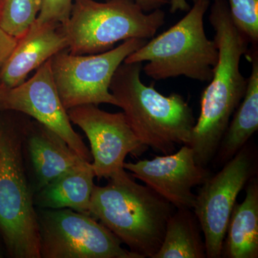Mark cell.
Masks as SVG:
<instances>
[{
  "instance_id": "6da1fadb",
  "label": "cell",
  "mask_w": 258,
  "mask_h": 258,
  "mask_svg": "<svg viewBox=\"0 0 258 258\" xmlns=\"http://www.w3.org/2000/svg\"><path fill=\"white\" fill-rule=\"evenodd\" d=\"M209 21L215 31L218 60L202 94L200 116L188 144L196 162L205 167L216 154L231 117L245 93L247 79L241 74L240 64L249 44L234 25L227 0H213Z\"/></svg>"
},
{
  "instance_id": "7a4b0ae2",
  "label": "cell",
  "mask_w": 258,
  "mask_h": 258,
  "mask_svg": "<svg viewBox=\"0 0 258 258\" xmlns=\"http://www.w3.org/2000/svg\"><path fill=\"white\" fill-rule=\"evenodd\" d=\"M167 200L136 182L126 171L94 186L89 215L126 244L139 258H154L165 234L166 223L175 212Z\"/></svg>"
},
{
  "instance_id": "3957f363",
  "label": "cell",
  "mask_w": 258,
  "mask_h": 258,
  "mask_svg": "<svg viewBox=\"0 0 258 258\" xmlns=\"http://www.w3.org/2000/svg\"><path fill=\"white\" fill-rule=\"evenodd\" d=\"M142 69V62H123L112 78L110 91L139 141L164 155L171 154L176 145L189 144L196 123L192 109L181 95L164 96L154 83L144 85Z\"/></svg>"
},
{
  "instance_id": "277c9868",
  "label": "cell",
  "mask_w": 258,
  "mask_h": 258,
  "mask_svg": "<svg viewBox=\"0 0 258 258\" xmlns=\"http://www.w3.org/2000/svg\"><path fill=\"white\" fill-rule=\"evenodd\" d=\"M210 0H193L187 14L160 35L129 55L125 63L148 62L142 71L161 81L185 76L207 82L218 60L216 42L207 36L204 17Z\"/></svg>"
},
{
  "instance_id": "5b68a950",
  "label": "cell",
  "mask_w": 258,
  "mask_h": 258,
  "mask_svg": "<svg viewBox=\"0 0 258 258\" xmlns=\"http://www.w3.org/2000/svg\"><path fill=\"white\" fill-rule=\"evenodd\" d=\"M164 23V11L145 13L134 0H74L62 28L69 52L92 55L111 50L119 41L151 38Z\"/></svg>"
},
{
  "instance_id": "8992f818",
  "label": "cell",
  "mask_w": 258,
  "mask_h": 258,
  "mask_svg": "<svg viewBox=\"0 0 258 258\" xmlns=\"http://www.w3.org/2000/svg\"><path fill=\"white\" fill-rule=\"evenodd\" d=\"M23 134L0 125V232L10 255L40 258L37 210L25 173Z\"/></svg>"
},
{
  "instance_id": "52a82bcc",
  "label": "cell",
  "mask_w": 258,
  "mask_h": 258,
  "mask_svg": "<svg viewBox=\"0 0 258 258\" xmlns=\"http://www.w3.org/2000/svg\"><path fill=\"white\" fill-rule=\"evenodd\" d=\"M147 42L132 38L101 53L75 55L62 50L52 56L51 71L64 108L100 103L118 106L110 91L112 78L125 59Z\"/></svg>"
},
{
  "instance_id": "ba28073f",
  "label": "cell",
  "mask_w": 258,
  "mask_h": 258,
  "mask_svg": "<svg viewBox=\"0 0 258 258\" xmlns=\"http://www.w3.org/2000/svg\"><path fill=\"white\" fill-rule=\"evenodd\" d=\"M37 216L40 258H139L88 214L38 208Z\"/></svg>"
},
{
  "instance_id": "9c48e42d",
  "label": "cell",
  "mask_w": 258,
  "mask_h": 258,
  "mask_svg": "<svg viewBox=\"0 0 258 258\" xmlns=\"http://www.w3.org/2000/svg\"><path fill=\"white\" fill-rule=\"evenodd\" d=\"M255 170L252 153L241 149L198 190L192 210L204 234L206 257H222L227 226L241 190Z\"/></svg>"
},
{
  "instance_id": "30bf717a",
  "label": "cell",
  "mask_w": 258,
  "mask_h": 258,
  "mask_svg": "<svg viewBox=\"0 0 258 258\" xmlns=\"http://www.w3.org/2000/svg\"><path fill=\"white\" fill-rule=\"evenodd\" d=\"M0 108L21 112L60 136L83 160L92 162L91 152L71 125L57 93L50 59L35 75L14 88L0 87Z\"/></svg>"
},
{
  "instance_id": "8fae6325",
  "label": "cell",
  "mask_w": 258,
  "mask_h": 258,
  "mask_svg": "<svg viewBox=\"0 0 258 258\" xmlns=\"http://www.w3.org/2000/svg\"><path fill=\"white\" fill-rule=\"evenodd\" d=\"M71 123L79 125L89 140L95 176L111 179L125 172L128 154L142 152L144 145L131 128L123 112L108 113L97 105L67 110Z\"/></svg>"
},
{
  "instance_id": "7c38bea8",
  "label": "cell",
  "mask_w": 258,
  "mask_h": 258,
  "mask_svg": "<svg viewBox=\"0 0 258 258\" xmlns=\"http://www.w3.org/2000/svg\"><path fill=\"white\" fill-rule=\"evenodd\" d=\"M123 167L176 209L192 210L196 197L193 188L211 176L210 171L196 162L193 150L188 145L151 160L124 163Z\"/></svg>"
},
{
  "instance_id": "4fadbf2b",
  "label": "cell",
  "mask_w": 258,
  "mask_h": 258,
  "mask_svg": "<svg viewBox=\"0 0 258 258\" xmlns=\"http://www.w3.org/2000/svg\"><path fill=\"white\" fill-rule=\"evenodd\" d=\"M67 48L68 40L61 24L34 23L18 39L15 50L0 71V87L19 86L30 72Z\"/></svg>"
},
{
  "instance_id": "5bb4252c",
  "label": "cell",
  "mask_w": 258,
  "mask_h": 258,
  "mask_svg": "<svg viewBox=\"0 0 258 258\" xmlns=\"http://www.w3.org/2000/svg\"><path fill=\"white\" fill-rule=\"evenodd\" d=\"M24 142L35 172V191L86 161L60 136L38 122L25 131Z\"/></svg>"
},
{
  "instance_id": "9a60e30c",
  "label": "cell",
  "mask_w": 258,
  "mask_h": 258,
  "mask_svg": "<svg viewBox=\"0 0 258 258\" xmlns=\"http://www.w3.org/2000/svg\"><path fill=\"white\" fill-rule=\"evenodd\" d=\"M95 177L92 164L83 161L35 191L34 205L39 209H71L89 215Z\"/></svg>"
},
{
  "instance_id": "2e32d148",
  "label": "cell",
  "mask_w": 258,
  "mask_h": 258,
  "mask_svg": "<svg viewBox=\"0 0 258 258\" xmlns=\"http://www.w3.org/2000/svg\"><path fill=\"white\" fill-rule=\"evenodd\" d=\"M251 181L244 201L231 214L222 249L226 257H258V184Z\"/></svg>"
},
{
  "instance_id": "e0dca14e",
  "label": "cell",
  "mask_w": 258,
  "mask_h": 258,
  "mask_svg": "<svg viewBox=\"0 0 258 258\" xmlns=\"http://www.w3.org/2000/svg\"><path fill=\"white\" fill-rule=\"evenodd\" d=\"M250 75L247 79V88L240 104L229 123L220 147L219 159L227 161L241 149L245 147L249 139L258 129V50L252 45L250 51Z\"/></svg>"
},
{
  "instance_id": "ac0fdd59",
  "label": "cell",
  "mask_w": 258,
  "mask_h": 258,
  "mask_svg": "<svg viewBox=\"0 0 258 258\" xmlns=\"http://www.w3.org/2000/svg\"><path fill=\"white\" fill-rule=\"evenodd\" d=\"M201 227L191 209H176L166 223L164 240L154 258H205Z\"/></svg>"
},
{
  "instance_id": "d6986e66",
  "label": "cell",
  "mask_w": 258,
  "mask_h": 258,
  "mask_svg": "<svg viewBox=\"0 0 258 258\" xmlns=\"http://www.w3.org/2000/svg\"><path fill=\"white\" fill-rule=\"evenodd\" d=\"M42 0H0V27L16 38L36 21Z\"/></svg>"
},
{
  "instance_id": "ffe728a7",
  "label": "cell",
  "mask_w": 258,
  "mask_h": 258,
  "mask_svg": "<svg viewBox=\"0 0 258 258\" xmlns=\"http://www.w3.org/2000/svg\"><path fill=\"white\" fill-rule=\"evenodd\" d=\"M231 19L249 43H258V0H227Z\"/></svg>"
},
{
  "instance_id": "44dd1931",
  "label": "cell",
  "mask_w": 258,
  "mask_h": 258,
  "mask_svg": "<svg viewBox=\"0 0 258 258\" xmlns=\"http://www.w3.org/2000/svg\"><path fill=\"white\" fill-rule=\"evenodd\" d=\"M74 0H42L35 23H54L64 25L69 20Z\"/></svg>"
},
{
  "instance_id": "7402d4cb",
  "label": "cell",
  "mask_w": 258,
  "mask_h": 258,
  "mask_svg": "<svg viewBox=\"0 0 258 258\" xmlns=\"http://www.w3.org/2000/svg\"><path fill=\"white\" fill-rule=\"evenodd\" d=\"M18 41V38L0 27V71L13 53Z\"/></svg>"
},
{
  "instance_id": "603a6c76",
  "label": "cell",
  "mask_w": 258,
  "mask_h": 258,
  "mask_svg": "<svg viewBox=\"0 0 258 258\" xmlns=\"http://www.w3.org/2000/svg\"><path fill=\"white\" fill-rule=\"evenodd\" d=\"M134 3L144 12H152L161 9V7L169 4V0H134Z\"/></svg>"
},
{
  "instance_id": "cb8c5ba5",
  "label": "cell",
  "mask_w": 258,
  "mask_h": 258,
  "mask_svg": "<svg viewBox=\"0 0 258 258\" xmlns=\"http://www.w3.org/2000/svg\"><path fill=\"white\" fill-rule=\"evenodd\" d=\"M171 13H175L177 11L188 12L190 5L186 0H169Z\"/></svg>"
}]
</instances>
